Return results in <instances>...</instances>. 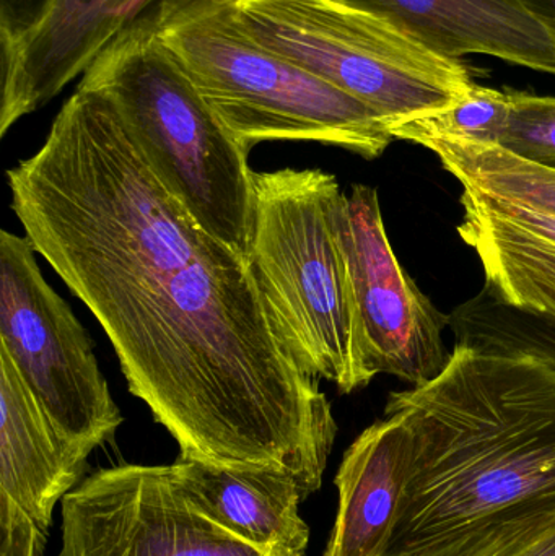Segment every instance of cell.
Listing matches in <instances>:
<instances>
[{
	"mask_svg": "<svg viewBox=\"0 0 555 556\" xmlns=\"http://www.w3.org/2000/svg\"><path fill=\"white\" fill-rule=\"evenodd\" d=\"M7 185L25 237L93 314L181 459L280 470L305 500L321 489L338 424L319 378L247 254L192 220L106 94L78 84Z\"/></svg>",
	"mask_w": 555,
	"mask_h": 556,
	"instance_id": "cell-1",
	"label": "cell"
},
{
	"mask_svg": "<svg viewBox=\"0 0 555 556\" xmlns=\"http://www.w3.org/2000/svg\"><path fill=\"white\" fill-rule=\"evenodd\" d=\"M127 0H49L16 38L0 42V137L46 106L123 31Z\"/></svg>",
	"mask_w": 555,
	"mask_h": 556,
	"instance_id": "cell-10",
	"label": "cell"
},
{
	"mask_svg": "<svg viewBox=\"0 0 555 556\" xmlns=\"http://www.w3.org/2000/svg\"><path fill=\"white\" fill-rule=\"evenodd\" d=\"M172 469L188 498L231 534L274 556H305L310 528L300 516L305 496L289 473L181 457Z\"/></svg>",
	"mask_w": 555,
	"mask_h": 556,
	"instance_id": "cell-14",
	"label": "cell"
},
{
	"mask_svg": "<svg viewBox=\"0 0 555 556\" xmlns=\"http://www.w3.org/2000/svg\"><path fill=\"white\" fill-rule=\"evenodd\" d=\"M458 235L507 306L555 320V215L463 188Z\"/></svg>",
	"mask_w": 555,
	"mask_h": 556,
	"instance_id": "cell-13",
	"label": "cell"
},
{
	"mask_svg": "<svg viewBox=\"0 0 555 556\" xmlns=\"http://www.w3.org/2000/svg\"><path fill=\"white\" fill-rule=\"evenodd\" d=\"M449 61L484 54L555 75V35L520 0H345Z\"/></svg>",
	"mask_w": 555,
	"mask_h": 556,
	"instance_id": "cell-11",
	"label": "cell"
},
{
	"mask_svg": "<svg viewBox=\"0 0 555 556\" xmlns=\"http://www.w3.org/2000/svg\"><path fill=\"white\" fill-rule=\"evenodd\" d=\"M398 556H555V492L508 506Z\"/></svg>",
	"mask_w": 555,
	"mask_h": 556,
	"instance_id": "cell-16",
	"label": "cell"
},
{
	"mask_svg": "<svg viewBox=\"0 0 555 556\" xmlns=\"http://www.w3.org/2000/svg\"><path fill=\"white\" fill-rule=\"evenodd\" d=\"M0 556H45L48 534L5 493H0Z\"/></svg>",
	"mask_w": 555,
	"mask_h": 556,
	"instance_id": "cell-20",
	"label": "cell"
},
{
	"mask_svg": "<svg viewBox=\"0 0 555 556\" xmlns=\"http://www.w3.org/2000/svg\"><path fill=\"white\" fill-rule=\"evenodd\" d=\"M411 464L409 433L393 415L355 438L335 477L338 513L325 556H390Z\"/></svg>",
	"mask_w": 555,
	"mask_h": 556,
	"instance_id": "cell-12",
	"label": "cell"
},
{
	"mask_svg": "<svg viewBox=\"0 0 555 556\" xmlns=\"http://www.w3.org/2000/svg\"><path fill=\"white\" fill-rule=\"evenodd\" d=\"M58 556H274L212 521L172 466H123L85 477L61 503Z\"/></svg>",
	"mask_w": 555,
	"mask_h": 556,
	"instance_id": "cell-8",
	"label": "cell"
},
{
	"mask_svg": "<svg viewBox=\"0 0 555 556\" xmlns=\"http://www.w3.org/2000/svg\"><path fill=\"white\" fill-rule=\"evenodd\" d=\"M0 493L18 503L49 534L52 513L84 480L75 456L52 427L15 363L0 349Z\"/></svg>",
	"mask_w": 555,
	"mask_h": 556,
	"instance_id": "cell-15",
	"label": "cell"
},
{
	"mask_svg": "<svg viewBox=\"0 0 555 556\" xmlns=\"http://www.w3.org/2000/svg\"><path fill=\"white\" fill-rule=\"evenodd\" d=\"M510 90L472 85L455 103L437 113L391 124L394 140L422 146L432 139H463L497 146L510 114Z\"/></svg>",
	"mask_w": 555,
	"mask_h": 556,
	"instance_id": "cell-18",
	"label": "cell"
},
{
	"mask_svg": "<svg viewBox=\"0 0 555 556\" xmlns=\"http://www.w3.org/2000/svg\"><path fill=\"white\" fill-rule=\"evenodd\" d=\"M49 0H0V42L16 38L41 15Z\"/></svg>",
	"mask_w": 555,
	"mask_h": 556,
	"instance_id": "cell-21",
	"label": "cell"
},
{
	"mask_svg": "<svg viewBox=\"0 0 555 556\" xmlns=\"http://www.w3.org/2000/svg\"><path fill=\"white\" fill-rule=\"evenodd\" d=\"M341 233L365 332L378 372L414 386L442 372L449 317L404 273L388 240L377 189L355 185L345 194Z\"/></svg>",
	"mask_w": 555,
	"mask_h": 556,
	"instance_id": "cell-9",
	"label": "cell"
},
{
	"mask_svg": "<svg viewBox=\"0 0 555 556\" xmlns=\"http://www.w3.org/2000/svg\"><path fill=\"white\" fill-rule=\"evenodd\" d=\"M110 98L150 168L212 237L247 254L253 172L244 150L155 28H124L81 75Z\"/></svg>",
	"mask_w": 555,
	"mask_h": 556,
	"instance_id": "cell-4",
	"label": "cell"
},
{
	"mask_svg": "<svg viewBox=\"0 0 555 556\" xmlns=\"http://www.w3.org/2000/svg\"><path fill=\"white\" fill-rule=\"evenodd\" d=\"M344 201L321 169L253 172L248 260L300 365L352 394L380 372L342 241Z\"/></svg>",
	"mask_w": 555,
	"mask_h": 556,
	"instance_id": "cell-3",
	"label": "cell"
},
{
	"mask_svg": "<svg viewBox=\"0 0 555 556\" xmlns=\"http://www.w3.org/2000/svg\"><path fill=\"white\" fill-rule=\"evenodd\" d=\"M150 28L248 152L287 140L375 160L394 140L387 121L367 104L257 45L231 0L181 7Z\"/></svg>",
	"mask_w": 555,
	"mask_h": 556,
	"instance_id": "cell-5",
	"label": "cell"
},
{
	"mask_svg": "<svg viewBox=\"0 0 555 556\" xmlns=\"http://www.w3.org/2000/svg\"><path fill=\"white\" fill-rule=\"evenodd\" d=\"M413 450L390 556L555 492V358L458 343L437 378L391 392Z\"/></svg>",
	"mask_w": 555,
	"mask_h": 556,
	"instance_id": "cell-2",
	"label": "cell"
},
{
	"mask_svg": "<svg viewBox=\"0 0 555 556\" xmlns=\"http://www.w3.org/2000/svg\"><path fill=\"white\" fill-rule=\"evenodd\" d=\"M512 106L497 146L555 173V97L510 90Z\"/></svg>",
	"mask_w": 555,
	"mask_h": 556,
	"instance_id": "cell-19",
	"label": "cell"
},
{
	"mask_svg": "<svg viewBox=\"0 0 555 556\" xmlns=\"http://www.w3.org/2000/svg\"><path fill=\"white\" fill-rule=\"evenodd\" d=\"M0 349L75 456L87 460L113 440L123 415L93 342L46 281L28 238L9 230L0 231Z\"/></svg>",
	"mask_w": 555,
	"mask_h": 556,
	"instance_id": "cell-7",
	"label": "cell"
},
{
	"mask_svg": "<svg viewBox=\"0 0 555 556\" xmlns=\"http://www.w3.org/2000/svg\"><path fill=\"white\" fill-rule=\"evenodd\" d=\"M439 156L462 188L555 215V173L525 162L494 143L432 139L422 143Z\"/></svg>",
	"mask_w": 555,
	"mask_h": 556,
	"instance_id": "cell-17",
	"label": "cell"
},
{
	"mask_svg": "<svg viewBox=\"0 0 555 556\" xmlns=\"http://www.w3.org/2000/svg\"><path fill=\"white\" fill-rule=\"evenodd\" d=\"M257 45L380 114L388 126L437 113L471 90L463 61L432 54L345 0H231Z\"/></svg>",
	"mask_w": 555,
	"mask_h": 556,
	"instance_id": "cell-6",
	"label": "cell"
},
{
	"mask_svg": "<svg viewBox=\"0 0 555 556\" xmlns=\"http://www.w3.org/2000/svg\"><path fill=\"white\" fill-rule=\"evenodd\" d=\"M555 35V0H520Z\"/></svg>",
	"mask_w": 555,
	"mask_h": 556,
	"instance_id": "cell-23",
	"label": "cell"
},
{
	"mask_svg": "<svg viewBox=\"0 0 555 556\" xmlns=\"http://www.w3.org/2000/svg\"><path fill=\"white\" fill-rule=\"evenodd\" d=\"M198 2L205 0H127L121 10V18L124 28L133 25L153 26L168 13Z\"/></svg>",
	"mask_w": 555,
	"mask_h": 556,
	"instance_id": "cell-22",
	"label": "cell"
}]
</instances>
